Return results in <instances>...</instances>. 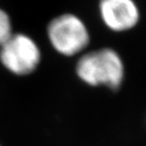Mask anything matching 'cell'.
I'll list each match as a JSON object with an SVG mask.
<instances>
[{
  "instance_id": "6da1fadb",
  "label": "cell",
  "mask_w": 146,
  "mask_h": 146,
  "mask_svg": "<svg viewBox=\"0 0 146 146\" xmlns=\"http://www.w3.org/2000/svg\"><path fill=\"white\" fill-rule=\"evenodd\" d=\"M74 74L83 85L92 89L119 91L125 80V64L119 53L110 47L82 54L74 65Z\"/></svg>"
},
{
  "instance_id": "7a4b0ae2",
  "label": "cell",
  "mask_w": 146,
  "mask_h": 146,
  "mask_svg": "<svg viewBox=\"0 0 146 146\" xmlns=\"http://www.w3.org/2000/svg\"><path fill=\"white\" fill-rule=\"evenodd\" d=\"M41 61L42 52L38 43L26 34L12 33L0 46V63L9 74L16 77L35 74Z\"/></svg>"
},
{
  "instance_id": "3957f363",
  "label": "cell",
  "mask_w": 146,
  "mask_h": 146,
  "mask_svg": "<svg viewBox=\"0 0 146 146\" xmlns=\"http://www.w3.org/2000/svg\"><path fill=\"white\" fill-rule=\"evenodd\" d=\"M47 38L53 49L66 58L82 53L91 40L84 22L72 13H63L52 19L47 27Z\"/></svg>"
},
{
  "instance_id": "277c9868",
  "label": "cell",
  "mask_w": 146,
  "mask_h": 146,
  "mask_svg": "<svg viewBox=\"0 0 146 146\" xmlns=\"http://www.w3.org/2000/svg\"><path fill=\"white\" fill-rule=\"evenodd\" d=\"M99 12L106 26L116 32L133 29L139 19L134 0H100Z\"/></svg>"
},
{
  "instance_id": "5b68a950",
  "label": "cell",
  "mask_w": 146,
  "mask_h": 146,
  "mask_svg": "<svg viewBox=\"0 0 146 146\" xmlns=\"http://www.w3.org/2000/svg\"><path fill=\"white\" fill-rule=\"evenodd\" d=\"M12 35V25L9 14L0 9V46Z\"/></svg>"
},
{
  "instance_id": "8992f818",
  "label": "cell",
  "mask_w": 146,
  "mask_h": 146,
  "mask_svg": "<svg viewBox=\"0 0 146 146\" xmlns=\"http://www.w3.org/2000/svg\"><path fill=\"white\" fill-rule=\"evenodd\" d=\"M0 146H3V145H2V144H1V143H0Z\"/></svg>"
}]
</instances>
